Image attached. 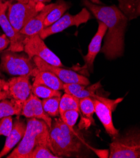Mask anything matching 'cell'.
Returning <instances> with one entry per match:
<instances>
[{"mask_svg": "<svg viewBox=\"0 0 140 158\" xmlns=\"http://www.w3.org/2000/svg\"><path fill=\"white\" fill-rule=\"evenodd\" d=\"M0 69L11 76L35 77L39 71L33 59L27 54H19L10 50L1 54Z\"/></svg>", "mask_w": 140, "mask_h": 158, "instance_id": "cell-4", "label": "cell"}, {"mask_svg": "<svg viewBox=\"0 0 140 158\" xmlns=\"http://www.w3.org/2000/svg\"><path fill=\"white\" fill-rule=\"evenodd\" d=\"M44 6V3H10L7 10V17L15 30L20 32Z\"/></svg>", "mask_w": 140, "mask_h": 158, "instance_id": "cell-6", "label": "cell"}, {"mask_svg": "<svg viewBox=\"0 0 140 158\" xmlns=\"http://www.w3.org/2000/svg\"><path fill=\"white\" fill-rule=\"evenodd\" d=\"M8 83L0 78V91H8Z\"/></svg>", "mask_w": 140, "mask_h": 158, "instance_id": "cell-30", "label": "cell"}, {"mask_svg": "<svg viewBox=\"0 0 140 158\" xmlns=\"http://www.w3.org/2000/svg\"><path fill=\"white\" fill-rule=\"evenodd\" d=\"M61 97H53L45 98L42 100V104L44 111L51 117H56L59 114V103Z\"/></svg>", "mask_w": 140, "mask_h": 158, "instance_id": "cell-21", "label": "cell"}, {"mask_svg": "<svg viewBox=\"0 0 140 158\" xmlns=\"http://www.w3.org/2000/svg\"><path fill=\"white\" fill-rule=\"evenodd\" d=\"M54 6L55 3L45 5L44 8L20 30V32L26 36L39 34L44 28V23L47 15Z\"/></svg>", "mask_w": 140, "mask_h": 158, "instance_id": "cell-16", "label": "cell"}, {"mask_svg": "<svg viewBox=\"0 0 140 158\" xmlns=\"http://www.w3.org/2000/svg\"><path fill=\"white\" fill-rule=\"evenodd\" d=\"M32 93L39 98H48L53 97H61L62 93L61 91L54 90L50 88L41 85H32Z\"/></svg>", "mask_w": 140, "mask_h": 158, "instance_id": "cell-22", "label": "cell"}, {"mask_svg": "<svg viewBox=\"0 0 140 158\" xmlns=\"http://www.w3.org/2000/svg\"><path fill=\"white\" fill-rule=\"evenodd\" d=\"M33 60L39 70L52 72L63 83H78L85 86L90 85V81L87 77L74 71L51 65L38 57H33Z\"/></svg>", "mask_w": 140, "mask_h": 158, "instance_id": "cell-11", "label": "cell"}, {"mask_svg": "<svg viewBox=\"0 0 140 158\" xmlns=\"http://www.w3.org/2000/svg\"><path fill=\"white\" fill-rule=\"evenodd\" d=\"M34 85H41L54 90L61 91L63 89L64 83L52 72L48 71H38Z\"/></svg>", "mask_w": 140, "mask_h": 158, "instance_id": "cell-17", "label": "cell"}, {"mask_svg": "<svg viewBox=\"0 0 140 158\" xmlns=\"http://www.w3.org/2000/svg\"><path fill=\"white\" fill-rule=\"evenodd\" d=\"M83 5L93 16L107 27L104 44L100 52L107 59L112 60L121 57L124 50V34L128 18L116 6H104L83 0Z\"/></svg>", "mask_w": 140, "mask_h": 158, "instance_id": "cell-1", "label": "cell"}, {"mask_svg": "<svg viewBox=\"0 0 140 158\" xmlns=\"http://www.w3.org/2000/svg\"><path fill=\"white\" fill-rule=\"evenodd\" d=\"M39 146L50 149V129L42 120L29 118L25 134L19 146L6 157L28 158L31 152Z\"/></svg>", "mask_w": 140, "mask_h": 158, "instance_id": "cell-3", "label": "cell"}, {"mask_svg": "<svg viewBox=\"0 0 140 158\" xmlns=\"http://www.w3.org/2000/svg\"><path fill=\"white\" fill-rule=\"evenodd\" d=\"M0 76H2V73H1V69H0Z\"/></svg>", "mask_w": 140, "mask_h": 158, "instance_id": "cell-33", "label": "cell"}, {"mask_svg": "<svg viewBox=\"0 0 140 158\" xmlns=\"http://www.w3.org/2000/svg\"><path fill=\"white\" fill-rule=\"evenodd\" d=\"M91 98L94 102L95 113L104 125L107 133L112 137L119 135V131L115 128L113 124L112 113L117 105L122 101L123 98L113 100L97 96L95 94Z\"/></svg>", "mask_w": 140, "mask_h": 158, "instance_id": "cell-8", "label": "cell"}, {"mask_svg": "<svg viewBox=\"0 0 140 158\" xmlns=\"http://www.w3.org/2000/svg\"><path fill=\"white\" fill-rule=\"evenodd\" d=\"M10 41L5 34L0 35V51L6 49L9 47Z\"/></svg>", "mask_w": 140, "mask_h": 158, "instance_id": "cell-28", "label": "cell"}, {"mask_svg": "<svg viewBox=\"0 0 140 158\" xmlns=\"http://www.w3.org/2000/svg\"><path fill=\"white\" fill-rule=\"evenodd\" d=\"M23 51L32 59L38 57L51 65L64 66L60 59L48 48L39 34L25 37L23 40Z\"/></svg>", "mask_w": 140, "mask_h": 158, "instance_id": "cell-7", "label": "cell"}, {"mask_svg": "<svg viewBox=\"0 0 140 158\" xmlns=\"http://www.w3.org/2000/svg\"><path fill=\"white\" fill-rule=\"evenodd\" d=\"M79 107L82 114L90 122L93 123V115L95 113V106L91 97L79 99Z\"/></svg>", "mask_w": 140, "mask_h": 158, "instance_id": "cell-23", "label": "cell"}, {"mask_svg": "<svg viewBox=\"0 0 140 158\" xmlns=\"http://www.w3.org/2000/svg\"><path fill=\"white\" fill-rule=\"evenodd\" d=\"M79 114L80 112L74 110H71L60 115V117L71 130L75 131L74 129V126L78 118Z\"/></svg>", "mask_w": 140, "mask_h": 158, "instance_id": "cell-25", "label": "cell"}, {"mask_svg": "<svg viewBox=\"0 0 140 158\" xmlns=\"http://www.w3.org/2000/svg\"><path fill=\"white\" fill-rule=\"evenodd\" d=\"M23 103L13 98H7L0 101V120L10 116L22 115Z\"/></svg>", "mask_w": 140, "mask_h": 158, "instance_id": "cell-18", "label": "cell"}, {"mask_svg": "<svg viewBox=\"0 0 140 158\" xmlns=\"http://www.w3.org/2000/svg\"><path fill=\"white\" fill-rule=\"evenodd\" d=\"M0 2H3V0H0Z\"/></svg>", "mask_w": 140, "mask_h": 158, "instance_id": "cell-34", "label": "cell"}, {"mask_svg": "<svg viewBox=\"0 0 140 158\" xmlns=\"http://www.w3.org/2000/svg\"><path fill=\"white\" fill-rule=\"evenodd\" d=\"M90 1L91 3H94V4H97V5H102V2H100V0H90Z\"/></svg>", "mask_w": 140, "mask_h": 158, "instance_id": "cell-32", "label": "cell"}, {"mask_svg": "<svg viewBox=\"0 0 140 158\" xmlns=\"http://www.w3.org/2000/svg\"><path fill=\"white\" fill-rule=\"evenodd\" d=\"M70 6V4L64 0H57L55 3V6L47 15L45 19L44 23V28L48 27L56 22L63 17Z\"/></svg>", "mask_w": 140, "mask_h": 158, "instance_id": "cell-19", "label": "cell"}, {"mask_svg": "<svg viewBox=\"0 0 140 158\" xmlns=\"http://www.w3.org/2000/svg\"><path fill=\"white\" fill-rule=\"evenodd\" d=\"M22 115L28 118H37L44 121L51 129L53 120L43 108L42 100L33 93L24 102L22 106Z\"/></svg>", "mask_w": 140, "mask_h": 158, "instance_id": "cell-12", "label": "cell"}, {"mask_svg": "<svg viewBox=\"0 0 140 158\" xmlns=\"http://www.w3.org/2000/svg\"><path fill=\"white\" fill-rule=\"evenodd\" d=\"M10 2H0V26L10 41L8 49L14 52L23 51V40L26 35L15 30L7 17L6 11Z\"/></svg>", "mask_w": 140, "mask_h": 158, "instance_id": "cell-10", "label": "cell"}, {"mask_svg": "<svg viewBox=\"0 0 140 158\" xmlns=\"http://www.w3.org/2000/svg\"><path fill=\"white\" fill-rule=\"evenodd\" d=\"M13 118L11 116L3 118L0 120V136L7 137L12 129Z\"/></svg>", "mask_w": 140, "mask_h": 158, "instance_id": "cell-26", "label": "cell"}, {"mask_svg": "<svg viewBox=\"0 0 140 158\" xmlns=\"http://www.w3.org/2000/svg\"><path fill=\"white\" fill-rule=\"evenodd\" d=\"M83 141L60 118L53 120L50 129V150L59 157H71L80 153Z\"/></svg>", "mask_w": 140, "mask_h": 158, "instance_id": "cell-2", "label": "cell"}, {"mask_svg": "<svg viewBox=\"0 0 140 158\" xmlns=\"http://www.w3.org/2000/svg\"><path fill=\"white\" fill-rule=\"evenodd\" d=\"M11 98L8 91H0V101L4 99Z\"/></svg>", "mask_w": 140, "mask_h": 158, "instance_id": "cell-31", "label": "cell"}, {"mask_svg": "<svg viewBox=\"0 0 140 158\" xmlns=\"http://www.w3.org/2000/svg\"><path fill=\"white\" fill-rule=\"evenodd\" d=\"M87 86L78 83H64L63 90L66 93L76 96V94L84 89Z\"/></svg>", "mask_w": 140, "mask_h": 158, "instance_id": "cell-27", "label": "cell"}, {"mask_svg": "<svg viewBox=\"0 0 140 158\" xmlns=\"http://www.w3.org/2000/svg\"><path fill=\"white\" fill-rule=\"evenodd\" d=\"M8 91L11 98L24 102L32 93V86L30 83V76H20L11 77L8 81Z\"/></svg>", "mask_w": 140, "mask_h": 158, "instance_id": "cell-13", "label": "cell"}, {"mask_svg": "<svg viewBox=\"0 0 140 158\" xmlns=\"http://www.w3.org/2000/svg\"><path fill=\"white\" fill-rule=\"evenodd\" d=\"M74 110L80 112L79 99L71 94L65 93L61 97L59 103V114H63L68 110Z\"/></svg>", "mask_w": 140, "mask_h": 158, "instance_id": "cell-20", "label": "cell"}, {"mask_svg": "<svg viewBox=\"0 0 140 158\" xmlns=\"http://www.w3.org/2000/svg\"><path fill=\"white\" fill-rule=\"evenodd\" d=\"M107 26L103 22H99L98 30L89 44L88 52L84 57L85 65L83 68L88 69L91 72L93 71L95 59L101 50L102 40L107 32Z\"/></svg>", "mask_w": 140, "mask_h": 158, "instance_id": "cell-14", "label": "cell"}, {"mask_svg": "<svg viewBox=\"0 0 140 158\" xmlns=\"http://www.w3.org/2000/svg\"><path fill=\"white\" fill-rule=\"evenodd\" d=\"M91 18L90 12L86 8H83L76 15L66 13L52 25L44 28L39 35L44 40L52 35L61 32L70 27H79L87 23Z\"/></svg>", "mask_w": 140, "mask_h": 158, "instance_id": "cell-9", "label": "cell"}, {"mask_svg": "<svg viewBox=\"0 0 140 158\" xmlns=\"http://www.w3.org/2000/svg\"><path fill=\"white\" fill-rule=\"evenodd\" d=\"M110 158H140V131H131L112 137Z\"/></svg>", "mask_w": 140, "mask_h": 158, "instance_id": "cell-5", "label": "cell"}, {"mask_svg": "<svg viewBox=\"0 0 140 158\" xmlns=\"http://www.w3.org/2000/svg\"><path fill=\"white\" fill-rule=\"evenodd\" d=\"M18 2L28 3H45L50 2L51 0H17Z\"/></svg>", "mask_w": 140, "mask_h": 158, "instance_id": "cell-29", "label": "cell"}, {"mask_svg": "<svg viewBox=\"0 0 140 158\" xmlns=\"http://www.w3.org/2000/svg\"><path fill=\"white\" fill-rule=\"evenodd\" d=\"M28 158H59V157L53 154L48 147L39 146L31 152Z\"/></svg>", "mask_w": 140, "mask_h": 158, "instance_id": "cell-24", "label": "cell"}, {"mask_svg": "<svg viewBox=\"0 0 140 158\" xmlns=\"http://www.w3.org/2000/svg\"><path fill=\"white\" fill-rule=\"evenodd\" d=\"M27 127L25 121L17 117L13 121V126L10 134L6 137L5 145L0 151V158L7 155L11 150L22 139Z\"/></svg>", "mask_w": 140, "mask_h": 158, "instance_id": "cell-15", "label": "cell"}]
</instances>
